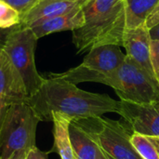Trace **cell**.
Here are the masks:
<instances>
[{
    "label": "cell",
    "instance_id": "obj_24",
    "mask_svg": "<svg viewBox=\"0 0 159 159\" xmlns=\"http://www.w3.org/2000/svg\"><path fill=\"white\" fill-rule=\"evenodd\" d=\"M152 40H159V23L149 30Z\"/></svg>",
    "mask_w": 159,
    "mask_h": 159
},
{
    "label": "cell",
    "instance_id": "obj_20",
    "mask_svg": "<svg viewBox=\"0 0 159 159\" xmlns=\"http://www.w3.org/2000/svg\"><path fill=\"white\" fill-rule=\"evenodd\" d=\"M159 23V0L156 6V7L154 8V10L152 11V13L149 15L148 19L145 21V25L146 27L150 30L153 27H155L156 25H157Z\"/></svg>",
    "mask_w": 159,
    "mask_h": 159
},
{
    "label": "cell",
    "instance_id": "obj_18",
    "mask_svg": "<svg viewBox=\"0 0 159 159\" xmlns=\"http://www.w3.org/2000/svg\"><path fill=\"white\" fill-rule=\"evenodd\" d=\"M19 12L20 17H24L41 0H3Z\"/></svg>",
    "mask_w": 159,
    "mask_h": 159
},
{
    "label": "cell",
    "instance_id": "obj_10",
    "mask_svg": "<svg viewBox=\"0 0 159 159\" xmlns=\"http://www.w3.org/2000/svg\"><path fill=\"white\" fill-rule=\"evenodd\" d=\"M126 56L120 46L102 45L91 48L79 66L90 72L108 74L117 70L124 63Z\"/></svg>",
    "mask_w": 159,
    "mask_h": 159
},
{
    "label": "cell",
    "instance_id": "obj_27",
    "mask_svg": "<svg viewBox=\"0 0 159 159\" xmlns=\"http://www.w3.org/2000/svg\"><path fill=\"white\" fill-rule=\"evenodd\" d=\"M68 1H73V2H75V3H78L79 5L83 6L84 4H86L89 0H68Z\"/></svg>",
    "mask_w": 159,
    "mask_h": 159
},
{
    "label": "cell",
    "instance_id": "obj_21",
    "mask_svg": "<svg viewBox=\"0 0 159 159\" xmlns=\"http://www.w3.org/2000/svg\"><path fill=\"white\" fill-rule=\"evenodd\" d=\"M25 159H48V153H44L41 150H39L36 146L31 148L26 153Z\"/></svg>",
    "mask_w": 159,
    "mask_h": 159
},
{
    "label": "cell",
    "instance_id": "obj_25",
    "mask_svg": "<svg viewBox=\"0 0 159 159\" xmlns=\"http://www.w3.org/2000/svg\"><path fill=\"white\" fill-rule=\"evenodd\" d=\"M26 153H27V151L19 152V153L15 154L10 159H25V157H26Z\"/></svg>",
    "mask_w": 159,
    "mask_h": 159
},
{
    "label": "cell",
    "instance_id": "obj_26",
    "mask_svg": "<svg viewBox=\"0 0 159 159\" xmlns=\"http://www.w3.org/2000/svg\"><path fill=\"white\" fill-rule=\"evenodd\" d=\"M150 139L155 143V145L157 146V150H158L159 152V137H150Z\"/></svg>",
    "mask_w": 159,
    "mask_h": 159
},
{
    "label": "cell",
    "instance_id": "obj_1",
    "mask_svg": "<svg viewBox=\"0 0 159 159\" xmlns=\"http://www.w3.org/2000/svg\"><path fill=\"white\" fill-rule=\"evenodd\" d=\"M26 102L34 110L40 121H50L51 115L55 113L75 120L120 112V101L107 94L80 89L76 85L50 75L44 78L38 91Z\"/></svg>",
    "mask_w": 159,
    "mask_h": 159
},
{
    "label": "cell",
    "instance_id": "obj_12",
    "mask_svg": "<svg viewBox=\"0 0 159 159\" xmlns=\"http://www.w3.org/2000/svg\"><path fill=\"white\" fill-rule=\"evenodd\" d=\"M78 6L81 5L68 0H41L33 9L21 18L20 24L31 27L47 20L65 14Z\"/></svg>",
    "mask_w": 159,
    "mask_h": 159
},
{
    "label": "cell",
    "instance_id": "obj_5",
    "mask_svg": "<svg viewBox=\"0 0 159 159\" xmlns=\"http://www.w3.org/2000/svg\"><path fill=\"white\" fill-rule=\"evenodd\" d=\"M37 40L30 27L20 24L10 30L2 48L20 75L28 98L38 91L44 81V77L37 72L34 61Z\"/></svg>",
    "mask_w": 159,
    "mask_h": 159
},
{
    "label": "cell",
    "instance_id": "obj_15",
    "mask_svg": "<svg viewBox=\"0 0 159 159\" xmlns=\"http://www.w3.org/2000/svg\"><path fill=\"white\" fill-rule=\"evenodd\" d=\"M158 0H124L126 29L137 28L145 24Z\"/></svg>",
    "mask_w": 159,
    "mask_h": 159
},
{
    "label": "cell",
    "instance_id": "obj_7",
    "mask_svg": "<svg viewBox=\"0 0 159 159\" xmlns=\"http://www.w3.org/2000/svg\"><path fill=\"white\" fill-rule=\"evenodd\" d=\"M118 115L132 132L159 137V101L139 103L120 100Z\"/></svg>",
    "mask_w": 159,
    "mask_h": 159
},
{
    "label": "cell",
    "instance_id": "obj_23",
    "mask_svg": "<svg viewBox=\"0 0 159 159\" xmlns=\"http://www.w3.org/2000/svg\"><path fill=\"white\" fill-rule=\"evenodd\" d=\"M11 29H0V49L3 48L5 42H6V39H7V34Z\"/></svg>",
    "mask_w": 159,
    "mask_h": 159
},
{
    "label": "cell",
    "instance_id": "obj_11",
    "mask_svg": "<svg viewBox=\"0 0 159 159\" xmlns=\"http://www.w3.org/2000/svg\"><path fill=\"white\" fill-rule=\"evenodd\" d=\"M85 22L84 13L82 7L78 6L73 10L47 20L38 24L33 25L30 28L33 30L36 37L39 39L48 34L62 32V31H74L83 26Z\"/></svg>",
    "mask_w": 159,
    "mask_h": 159
},
{
    "label": "cell",
    "instance_id": "obj_22",
    "mask_svg": "<svg viewBox=\"0 0 159 159\" xmlns=\"http://www.w3.org/2000/svg\"><path fill=\"white\" fill-rule=\"evenodd\" d=\"M10 104H8L6 101H4L2 98H0V129L4 122V119L6 117V115L9 109Z\"/></svg>",
    "mask_w": 159,
    "mask_h": 159
},
{
    "label": "cell",
    "instance_id": "obj_17",
    "mask_svg": "<svg viewBox=\"0 0 159 159\" xmlns=\"http://www.w3.org/2000/svg\"><path fill=\"white\" fill-rule=\"evenodd\" d=\"M21 17L18 11L5 1L0 0V29H11L20 24Z\"/></svg>",
    "mask_w": 159,
    "mask_h": 159
},
{
    "label": "cell",
    "instance_id": "obj_13",
    "mask_svg": "<svg viewBox=\"0 0 159 159\" xmlns=\"http://www.w3.org/2000/svg\"><path fill=\"white\" fill-rule=\"evenodd\" d=\"M50 121L53 122L54 136V147L51 152L58 153L61 159H76L69 135V127L72 119L55 113L51 115Z\"/></svg>",
    "mask_w": 159,
    "mask_h": 159
},
{
    "label": "cell",
    "instance_id": "obj_16",
    "mask_svg": "<svg viewBox=\"0 0 159 159\" xmlns=\"http://www.w3.org/2000/svg\"><path fill=\"white\" fill-rule=\"evenodd\" d=\"M130 142L143 159H159L158 150L150 137L133 132Z\"/></svg>",
    "mask_w": 159,
    "mask_h": 159
},
{
    "label": "cell",
    "instance_id": "obj_9",
    "mask_svg": "<svg viewBox=\"0 0 159 159\" xmlns=\"http://www.w3.org/2000/svg\"><path fill=\"white\" fill-rule=\"evenodd\" d=\"M0 98L10 105L28 99L20 75L3 49H0Z\"/></svg>",
    "mask_w": 159,
    "mask_h": 159
},
{
    "label": "cell",
    "instance_id": "obj_8",
    "mask_svg": "<svg viewBox=\"0 0 159 159\" xmlns=\"http://www.w3.org/2000/svg\"><path fill=\"white\" fill-rule=\"evenodd\" d=\"M151 42L149 29L143 24L137 28L125 30L122 47L125 48L127 56L156 79L151 63Z\"/></svg>",
    "mask_w": 159,
    "mask_h": 159
},
{
    "label": "cell",
    "instance_id": "obj_2",
    "mask_svg": "<svg viewBox=\"0 0 159 159\" xmlns=\"http://www.w3.org/2000/svg\"><path fill=\"white\" fill-rule=\"evenodd\" d=\"M82 10L85 22L73 31V43L78 54L102 45L122 46L126 30L124 0H89Z\"/></svg>",
    "mask_w": 159,
    "mask_h": 159
},
{
    "label": "cell",
    "instance_id": "obj_14",
    "mask_svg": "<svg viewBox=\"0 0 159 159\" xmlns=\"http://www.w3.org/2000/svg\"><path fill=\"white\" fill-rule=\"evenodd\" d=\"M69 135L76 159H106L98 145L73 120L69 127Z\"/></svg>",
    "mask_w": 159,
    "mask_h": 159
},
{
    "label": "cell",
    "instance_id": "obj_19",
    "mask_svg": "<svg viewBox=\"0 0 159 159\" xmlns=\"http://www.w3.org/2000/svg\"><path fill=\"white\" fill-rule=\"evenodd\" d=\"M151 63L159 85V40H152L151 42Z\"/></svg>",
    "mask_w": 159,
    "mask_h": 159
},
{
    "label": "cell",
    "instance_id": "obj_28",
    "mask_svg": "<svg viewBox=\"0 0 159 159\" xmlns=\"http://www.w3.org/2000/svg\"><path fill=\"white\" fill-rule=\"evenodd\" d=\"M0 159H1V157H0Z\"/></svg>",
    "mask_w": 159,
    "mask_h": 159
},
{
    "label": "cell",
    "instance_id": "obj_3",
    "mask_svg": "<svg viewBox=\"0 0 159 159\" xmlns=\"http://www.w3.org/2000/svg\"><path fill=\"white\" fill-rule=\"evenodd\" d=\"M98 145L106 159H143L133 147L126 123L95 116L73 120Z\"/></svg>",
    "mask_w": 159,
    "mask_h": 159
},
{
    "label": "cell",
    "instance_id": "obj_6",
    "mask_svg": "<svg viewBox=\"0 0 159 159\" xmlns=\"http://www.w3.org/2000/svg\"><path fill=\"white\" fill-rule=\"evenodd\" d=\"M108 86L115 89L120 100L139 103L159 101L157 81L129 56L111 74Z\"/></svg>",
    "mask_w": 159,
    "mask_h": 159
},
{
    "label": "cell",
    "instance_id": "obj_4",
    "mask_svg": "<svg viewBox=\"0 0 159 159\" xmlns=\"http://www.w3.org/2000/svg\"><path fill=\"white\" fill-rule=\"evenodd\" d=\"M39 122L34 110L26 102L11 104L0 129L1 159H10L19 152L36 146V128Z\"/></svg>",
    "mask_w": 159,
    "mask_h": 159
}]
</instances>
